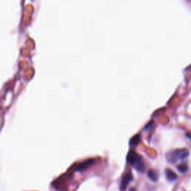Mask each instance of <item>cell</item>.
Here are the masks:
<instances>
[{"label":"cell","instance_id":"cell-1","mask_svg":"<svg viewBox=\"0 0 191 191\" xmlns=\"http://www.w3.org/2000/svg\"><path fill=\"white\" fill-rule=\"evenodd\" d=\"M127 162L130 163L137 171L143 173L145 171V164L143 163V158L139 154L134 151H130L127 155Z\"/></svg>","mask_w":191,"mask_h":191},{"label":"cell","instance_id":"cell-2","mask_svg":"<svg viewBox=\"0 0 191 191\" xmlns=\"http://www.w3.org/2000/svg\"><path fill=\"white\" fill-rule=\"evenodd\" d=\"M189 151L187 149H178L169 152L166 155V159L172 163H176L178 161L184 160L189 156Z\"/></svg>","mask_w":191,"mask_h":191},{"label":"cell","instance_id":"cell-3","mask_svg":"<svg viewBox=\"0 0 191 191\" xmlns=\"http://www.w3.org/2000/svg\"><path fill=\"white\" fill-rule=\"evenodd\" d=\"M133 180V176H132V173H127L123 175L122 180H121V184H120V190L123 191L126 189V187H128V185L130 184L131 181Z\"/></svg>","mask_w":191,"mask_h":191},{"label":"cell","instance_id":"cell-4","mask_svg":"<svg viewBox=\"0 0 191 191\" xmlns=\"http://www.w3.org/2000/svg\"><path fill=\"white\" fill-rule=\"evenodd\" d=\"M94 162H95L94 159H87V160L84 161L82 163H79V166H77V168L76 169V171H82V170H86L89 166H91V165L93 164Z\"/></svg>","mask_w":191,"mask_h":191},{"label":"cell","instance_id":"cell-5","mask_svg":"<svg viewBox=\"0 0 191 191\" xmlns=\"http://www.w3.org/2000/svg\"><path fill=\"white\" fill-rule=\"evenodd\" d=\"M165 174H166V178L169 180L170 181H175L177 179V175L176 173L173 172L172 170L170 169H166L165 171Z\"/></svg>","mask_w":191,"mask_h":191},{"label":"cell","instance_id":"cell-6","mask_svg":"<svg viewBox=\"0 0 191 191\" xmlns=\"http://www.w3.org/2000/svg\"><path fill=\"white\" fill-rule=\"evenodd\" d=\"M148 177L153 182H157L158 180V175L155 170H151L148 172Z\"/></svg>","mask_w":191,"mask_h":191},{"label":"cell","instance_id":"cell-7","mask_svg":"<svg viewBox=\"0 0 191 191\" xmlns=\"http://www.w3.org/2000/svg\"><path fill=\"white\" fill-rule=\"evenodd\" d=\"M177 169L178 171L181 173H185L187 172L188 170V166L186 163H181V164L177 166Z\"/></svg>","mask_w":191,"mask_h":191},{"label":"cell","instance_id":"cell-8","mask_svg":"<svg viewBox=\"0 0 191 191\" xmlns=\"http://www.w3.org/2000/svg\"><path fill=\"white\" fill-rule=\"evenodd\" d=\"M140 134L134 135V137H132L130 140L131 145L135 146V145H137V144H138V143L140 142Z\"/></svg>","mask_w":191,"mask_h":191},{"label":"cell","instance_id":"cell-9","mask_svg":"<svg viewBox=\"0 0 191 191\" xmlns=\"http://www.w3.org/2000/svg\"><path fill=\"white\" fill-rule=\"evenodd\" d=\"M186 136H187V139H189V140H190V142H191V133L186 134Z\"/></svg>","mask_w":191,"mask_h":191},{"label":"cell","instance_id":"cell-10","mask_svg":"<svg viewBox=\"0 0 191 191\" xmlns=\"http://www.w3.org/2000/svg\"><path fill=\"white\" fill-rule=\"evenodd\" d=\"M129 191H136V190H135L134 189V188H132V189H131Z\"/></svg>","mask_w":191,"mask_h":191}]
</instances>
